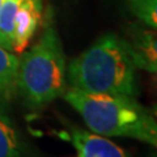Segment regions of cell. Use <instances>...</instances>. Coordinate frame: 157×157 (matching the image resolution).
I'll list each match as a JSON object with an SVG mask.
<instances>
[{
	"label": "cell",
	"mask_w": 157,
	"mask_h": 157,
	"mask_svg": "<svg viewBox=\"0 0 157 157\" xmlns=\"http://www.w3.org/2000/svg\"><path fill=\"white\" fill-rule=\"evenodd\" d=\"M70 88L88 93L136 97V67L123 38L107 33L68 64Z\"/></svg>",
	"instance_id": "6da1fadb"
},
{
	"label": "cell",
	"mask_w": 157,
	"mask_h": 157,
	"mask_svg": "<svg viewBox=\"0 0 157 157\" xmlns=\"http://www.w3.org/2000/svg\"><path fill=\"white\" fill-rule=\"evenodd\" d=\"M86 126L101 136H122L157 148V119L134 97L88 93L70 88L62 96Z\"/></svg>",
	"instance_id": "7a4b0ae2"
},
{
	"label": "cell",
	"mask_w": 157,
	"mask_h": 157,
	"mask_svg": "<svg viewBox=\"0 0 157 157\" xmlns=\"http://www.w3.org/2000/svg\"><path fill=\"white\" fill-rule=\"evenodd\" d=\"M17 90L32 109L50 104L67 90L66 56L51 20L38 42L20 59Z\"/></svg>",
	"instance_id": "3957f363"
},
{
	"label": "cell",
	"mask_w": 157,
	"mask_h": 157,
	"mask_svg": "<svg viewBox=\"0 0 157 157\" xmlns=\"http://www.w3.org/2000/svg\"><path fill=\"white\" fill-rule=\"evenodd\" d=\"M123 39L136 70L157 72V29L131 25Z\"/></svg>",
	"instance_id": "277c9868"
},
{
	"label": "cell",
	"mask_w": 157,
	"mask_h": 157,
	"mask_svg": "<svg viewBox=\"0 0 157 157\" xmlns=\"http://www.w3.org/2000/svg\"><path fill=\"white\" fill-rule=\"evenodd\" d=\"M42 9V0H18L12 51L18 54L25 51L41 24Z\"/></svg>",
	"instance_id": "5b68a950"
},
{
	"label": "cell",
	"mask_w": 157,
	"mask_h": 157,
	"mask_svg": "<svg viewBox=\"0 0 157 157\" xmlns=\"http://www.w3.org/2000/svg\"><path fill=\"white\" fill-rule=\"evenodd\" d=\"M70 140L78 157H127L124 151L109 139L80 128H72Z\"/></svg>",
	"instance_id": "8992f818"
},
{
	"label": "cell",
	"mask_w": 157,
	"mask_h": 157,
	"mask_svg": "<svg viewBox=\"0 0 157 157\" xmlns=\"http://www.w3.org/2000/svg\"><path fill=\"white\" fill-rule=\"evenodd\" d=\"M20 58L0 46V102L12 100L17 90Z\"/></svg>",
	"instance_id": "52a82bcc"
},
{
	"label": "cell",
	"mask_w": 157,
	"mask_h": 157,
	"mask_svg": "<svg viewBox=\"0 0 157 157\" xmlns=\"http://www.w3.org/2000/svg\"><path fill=\"white\" fill-rule=\"evenodd\" d=\"M18 7V0H3L0 6V46L12 51L14 18Z\"/></svg>",
	"instance_id": "ba28073f"
},
{
	"label": "cell",
	"mask_w": 157,
	"mask_h": 157,
	"mask_svg": "<svg viewBox=\"0 0 157 157\" xmlns=\"http://www.w3.org/2000/svg\"><path fill=\"white\" fill-rule=\"evenodd\" d=\"M0 157H22L17 132L3 117H0Z\"/></svg>",
	"instance_id": "9c48e42d"
},
{
	"label": "cell",
	"mask_w": 157,
	"mask_h": 157,
	"mask_svg": "<svg viewBox=\"0 0 157 157\" xmlns=\"http://www.w3.org/2000/svg\"><path fill=\"white\" fill-rule=\"evenodd\" d=\"M124 3L139 21L157 29V0H124Z\"/></svg>",
	"instance_id": "30bf717a"
},
{
	"label": "cell",
	"mask_w": 157,
	"mask_h": 157,
	"mask_svg": "<svg viewBox=\"0 0 157 157\" xmlns=\"http://www.w3.org/2000/svg\"><path fill=\"white\" fill-rule=\"evenodd\" d=\"M149 157H157V153H152V155H149Z\"/></svg>",
	"instance_id": "8fae6325"
},
{
	"label": "cell",
	"mask_w": 157,
	"mask_h": 157,
	"mask_svg": "<svg viewBox=\"0 0 157 157\" xmlns=\"http://www.w3.org/2000/svg\"><path fill=\"white\" fill-rule=\"evenodd\" d=\"M2 2H3V0H0V6H2Z\"/></svg>",
	"instance_id": "7c38bea8"
}]
</instances>
